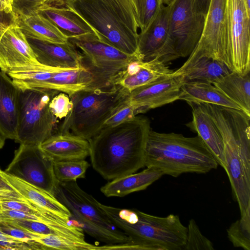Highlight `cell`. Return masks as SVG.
<instances>
[{"mask_svg": "<svg viewBox=\"0 0 250 250\" xmlns=\"http://www.w3.org/2000/svg\"><path fill=\"white\" fill-rule=\"evenodd\" d=\"M38 12L51 21L67 39L96 34L80 16L65 6L45 4Z\"/></svg>", "mask_w": 250, "mask_h": 250, "instance_id": "cb8c5ba5", "label": "cell"}, {"mask_svg": "<svg viewBox=\"0 0 250 250\" xmlns=\"http://www.w3.org/2000/svg\"><path fill=\"white\" fill-rule=\"evenodd\" d=\"M129 93L119 85L84 89L69 97L72 107L56 133H72L89 141L102 129L106 120Z\"/></svg>", "mask_w": 250, "mask_h": 250, "instance_id": "277c9868", "label": "cell"}, {"mask_svg": "<svg viewBox=\"0 0 250 250\" xmlns=\"http://www.w3.org/2000/svg\"><path fill=\"white\" fill-rule=\"evenodd\" d=\"M27 39L14 17L0 41V69L7 73L14 68L38 62Z\"/></svg>", "mask_w": 250, "mask_h": 250, "instance_id": "2e32d148", "label": "cell"}, {"mask_svg": "<svg viewBox=\"0 0 250 250\" xmlns=\"http://www.w3.org/2000/svg\"><path fill=\"white\" fill-rule=\"evenodd\" d=\"M212 242L202 234L195 220L191 219L187 227L184 250H213Z\"/></svg>", "mask_w": 250, "mask_h": 250, "instance_id": "8d00e7d4", "label": "cell"}, {"mask_svg": "<svg viewBox=\"0 0 250 250\" xmlns=\"http://www.w3.org/2000/svg\"><path fill=\"white\" fill-rule=\"evenodd\" d=\"M145 167L158 169L164 175L177 177L186 173H206L218 165L146 145Z\"/></svg>", "mask_w": 250, "mask_h": 250, "instance_id": "5bb4252c", "label": "cell"}, {"mask_svg": "<svg viewBox=\"0 0 250 250\" xmlns=\"http://www.w3.org/2000/svg\"><path fill=\"white\" fill-rule=\"evenodd\" d=\"M20 92L7 74L0 69V131L6 139L16 137Z\"/></svg>", "mask_w": 250, "mask_h": 250, "instance_id": "7402d4cb", "label": "cell"}, {"mask_svg": "<svg viewBox=\"0 0 250 250\" xmlns=\"http://www.w3.org/2000/svg\"><path fill=\"white\" fill-rule=\"evenodd\" d=\"M231 71L224 62L203 57L187 60L174 73L182 75L185 81H201L213 84Z\"/></svg>", "mask_w": 250, "mask_h": 250, "instance_id": "83f0119b", "label": "cell"}, {"mask_svg": "<svg viewBox=\"0 0 250 250\" xmlns=\"http://www.w3.org/2000/svg\"><path fill=\"white\" fill-rule=\"evenodd\" d=\"M146 146L218 165L211 151L198 135L187 137L180 134L160 133L150 129Z\"/></svg>", "mask_w": 250, "mask_h": 250, "instance_id": "9a60e30c", "label": "cell"}, {"mask_svg": "<svg viewBox=\"0 0 250 250\" xmlns=\"http://www.w3.org/2000/svg\"><path fill=\"white\" fill-rule=\"evenodd\" d=\"M27 40L37 60L42 64L62 68L82 67V54L68 40L63 43L30 39Z\"/></svg>", "mask_w": 250, "mask_h": 250, "instance_id": "e0dca14e", "label": "cell"}, {"mask_svg": "<svg viewBox=\"0 0 250 250\" xmlns=\"http://www.w3.org/2000/svg\"><path fill=\"white\" fill-rule=\"evenodd\" d=\"M89 164L84 159L53 161V170L58 182L75 181L84 178Z\"/></svg>", "mask_w": 250, "mask_h": 250, "instance_id": "1f68e13d", "label": "cell"}, {"mask_svg": "<svg viewBox=\"0 0 250 250\" xmlns=\"http://www.w3.org/2000/svg\"><path fill=\"white\" fill-rule=\"evenodd\" d=\"M163 173L158 169L146 167L143 171L113 179L101 188L106 197H123L131 193L146 189L158 180Z\"/></svg>", "mask_w": 250, "mask_h": 250, "instance_id": "d4e9b609", "label": "cell"}, {"mask_svg": "<svg viewBox=\"0 0 250 250\" xmlns=\"http://www.w3.org/2000/svg\"><path fill=\"white\" fill-rule=\"evenodd\" d=\"M17 239L0 230V240L9 241L17 240Z\"/></svg>", "mask_w": 250, "mask_h": 250, "instance_id": "bcb514c9", "label": "cell"}, {"mask_svg": "<svg viewBox=\"0 0 250 250\" xmlns=\"http://www.w3.org/2000/svg\"><path fill=\"white\" fill-rule=\"evenodd\" d=\"M113 7L121 19L136 34L139 29L135 0H105Z\"/></svg>", "mask_w": 250, "mask_h": 250, "instance_id": "e575fe53", "label": "cell"}, {"mask_svg": "<svg viewBox=\"0 0 250 250\" xmlns=\"http://www.w3.org/2000/svg\"><path fill=\"white\" fill-rule=\"evenodd\" d=\"M62 68L46 66L35 62L13 68L7 74L21 90L33 88H46L53 75Z\"/></svg>", "mask_w": 250, "mask_h": 250, "instance_id": "f1b7e54d", "label": "cell"}, {"mask_svg": "<svg viewBox=\"0 0 250 250\" xmlns=\"http://www.w3.org/2000/svg\"><path fill=\"white\" fill-rule=\"evenodd\" d=\"M39 146L53 161L83 160L90 152L88 141L70 132L54 134Z\"/></svg>", "mask_w": 250, "mask_h": 250, "instance_id": "ffe728a7", "label": "cell"}, {"mask_svg": "<svg viewBox=\"0 0 250 250\" xmlns=\"http://www.w3.org/2000/svg\"><path fill=\"white\" fill-rule=\"evenodd\" d=\"M211 0H194L197 11L206 16Z\"/></svg>", "mask_w": 250, "mask_h": 250, "instance_id": "ee69618b", "label": "cell"}, {"mask_svg": "<svg viewBox=\"0 0 250 250\" xmlns=\"http://www.w3.org/2000/svg\"><path fill=\"white\" fill-rule=\"evenodd\" d=\"M222 136L229 177L241 215L250 208V177L245 172L239 148L250 144V116L241 110L205 104Z\"/></svg>", "mask_w": 250, "mask_h": 250, "instance_id": "3957f363", "label": "cell"}, {"mask_svg": "<svg viewBox=\"0 0 250 250\" xmlns=\"http://www.w3.org/2000/svg\"><path fill=\"white\" fill-rule=\"evenodd\" d=\"M0 173L18 193L26 200L67 222H71L70 220L71 213L69 210L54 196L0 169Z\"/></svg>", "mask_w": 250, "mask_h": 250, "instance_id": "603a6c76", "label": "cell"}, {"mask_svg": "<svg viewBox=\"0 0 250 250\" xmlns=\"http://www.w3.org/2000/svg\"><path fill=\"white\" fill-rule=\"evenodd\" d=\"M49 106L53 115L57 119L65 118L72 107V103L66 94L60 92L50 101Z\"/></svg>", "mask_w": 250, "mask_h": 250, "instance_id": "f35d334b", "label": "cell"}, {"mask_svg": "<svg viewBox=\"0 0 250 250\" xmlns=\"http://www.w3.org/2000/svg\"><path fill=\"white\" fill-rule=\"evenodd\" d=\"M1 221H2V219H1V217H0V222Z\"/></svg>", "mask_w": 250, "mask_h": 250, "instance_id": "816d5d0a", "label": "cell"}, {"mask_svg": "<svg viewBox=\"0 0 250 250\" xmlns=\"http://www.w3.org/2000/svg\"><path fill=\"white\" fill-rule=\"evenodd\" d=\"M248 11L250 13V0H244Z\"/></svg>", "mask_w": 250, "mask_h": 250, "instance_id": "681fc988", "label": "cell"}, {"mask_svg": "<svg viewBox=\"0 0 250 250\" xmlns=\"http://www.w3.org/2000/svg\"><path fill=\"white\" fill-rule=\"evenodd\" d=\"M91 73L83 67L63 68L56 71L47 84L46 88L63 92L69 97L86 89L92 83Z\"/></svg>", "mask_w": 250, "mask_h": 250, "instance_id": "4dcf8cb0", "label": "cell"}, {"mask_svg": "<svg viewBox=\"0 0 250 250\" xmlns=\"http://www.w3.org/2000/svg\"><path fill=\"white\" fill-rule=\"evenodd\" d=\"M4 171L54 196L58 181L53 161L39 145L20 144Z\"/></svg>", "mask_w": 250, "mask_h": 250, "instance_id": "30bf717a", "label": "cell"}, {"mask_svg": "<svg viewBox=\"0 0 250 250\" xmlns=\"http://www.w3.org/2000/svg\"><path fill=\"white\" fill-rule=\"evenodd\" d=\"M227 233L234 247L250 250V208L230 226Z\"/></svg>", "mask_w": 250, "mask_h": 250, "instance_id": "d6a6232c", "label": "cell"}, {"mask_svg": "<svg viewBox=\"0 0 250 250\" xmlns=\"http://www.w3.org/2000/svg\"><path fill=\"white\" fill-rule=\"evenodd\" d=\"M45 4H51L48 0H13V13L14 14H32L38 12Z\"/></svg>", "mask_w": 250, "mask_h": 250, "instance_id": "60d3db41", "label": "cell"}, {"mask_svg": "<svg viewBox=\"0 0 250 250\" xmlns=\"http://www.w3.org/2000/svg\"><path fill=\"white\" fill-rule=\"evenodd\" d=\"M250 13L244 0H226L225 40L227 66L241 75L250 72Z\"/></svg>", "mask_w": 250, "mask_h": 250, "instance_id": "9c48e42d", "label": "cell"}, {"mask_svg": "<svg viewBox=\"0 0 250 250\" xmlns=\"http://www.w3.org/2000/svg\"><path fill=\"white\" fill-rule=\"evenodd\" d=\"M111 223L129 238L131 250H184L187 227L178 215H150L136 209H122L98 202Z\"/></svg>", "mask_w": 250, "mask_h": 250, "instance_id": "7a4b0ae2", "label": "cell"}, {"mask_svg": "<svg viewBox=\"0 0 250 250\" xmlns=\"http://www.w3.org/2000/svg\"><path fill=\"white\" fill-rule=\"evenodd\" d=\"M192 108V119L186 125L197 133L218 165L224 169L226 162L224 143L221 134L204 104H188Z\"/></svg>", "mask_w": 250, "mask_h": 250, "instance_id": "d6986e66", "label": "cell"}, {"mask_svg": "<svg viewBox=\"0 0 250 250\" xmlns=\"http://www.w3.org/2000/svg\"><path fill=\"white\" fill-rule=\"evenodd\" d=\"M50 3L57 6H65L64 0H48Z\"/></svg>", "mask_w": 250, "mask_h": 250, "instance_id": "7dc6e473", "label": "cell"}, {"mask_svg": "<svg viewBox=\"0 0 250 250\" xmlns=\"http://www.w3.org/2000/svg\"><path fill=\"white\" fill-rule=\"evenodd\" d=\"M149 120L136 116L118 125L103 127L88 142L93 168L103 178L113 180L145 167Z\"/></svg>", "mask_w": 250, "mask_h": 250, "instance_id": "6da1fadb", "label": "cell"}, {"mask_svg": "<svg viewBox=\"0 0 250 250\" xmlns=\"http://www.w3.org/2000/svg\"><path fill=\"white\" fill-rule=\"evenodd\" d=\"M13 17L0 11V41L10 25Z\"/></svg>", "mask_w": 250, "mask_h": 250, "instance_id": "7bdbcfd3", "label": "cell"}, {"mask_svg": "<svg viewBox=\"0 0 250 250\" xmlns=\"http://www.w3.org/2000/svg\"><path fill=\"white\" fill-rule=\"evenodd\" d=\"M0 196L21 198V195L11 186L0 173Z\"/></svg>", "mask_w": 250, "mask_h": 250, "instance_id": "b9f144b4", "label": "cell"}, {"mask_svg": "<svg viewBox=\"0 0 250 250\" xmlns=\"http://www.w3.org/2000/svg\"><path fill=\"white\" fill-rule=\"evenodd\" d=\"M102 41L130 56L138 57V35L124 22L105 0H64Z\"/></svg>", "mask_w": 250, "mask_h": 250, "instance_id": "5b68a950", "label": "cell"}, {"mask_svg": "<svg viewBox=\"0 0 250 250\" xmlns=\"http://www.w3.org/2000/svg\"><path fill=\"white\" fill-rule=\"evenodd\" d=\"M82 51L81 66L93 76L87 90L104 89L115 85L128 64L135 60V56L126 54L101 41L96 34H88L68 39Z\"/></svg>", "mask_w": 250, "mask_h": 250, "instance_id": "52a82bcc", "label": "cell"}, {"mask_svg": "<svg viewBox=\"0 0 250 250\" xmlns=\"http://www.w3.org/2000/svg\"><path fill=\"white\" fill-rule=\"evenodd\" d=\"M59 93L47 88L20 90L16 142L40 145L55 134L58 121L49 104Z\"/></svg>", "mask_w": 250, "mask_h": 250, "instance_id": "8992f818", "label": "cell"}, {"mask_svg": "<svg viewBox=\"0 0 250 250\" xmlns=\"http://www.w3.org/2000/svg\"><path fill=\"white\" fill-rule=\"evenodd\" d=\"M6 139V138L0 131V149L3 146Z\"/></svg>", "mask_w": 250, "mask_h": 250, "instance_id": "c3c4849f", "label": "cell"}, {"mask_svg": "<svg viewBox=\"0 0 250 250\" xmlns=\"http://www.w3.org/2000/svg\"><path fill=\"white\" fill-rule=\"evenodd\" d=\"M125 99L106 120L103 128L118 125L132 119L137 115L134 107Z\"/></svg>", "mask_w": 250, "mask_h": 250, "instance_id": "74e56055", "label": "cell"}, {"mask_svg": "<svg viewBox=\"0 0 250 250\" xmlns=\"http://www.w3.org/2000/svg\"><path fill=\"white\" fill-rule=\"evenodd\" d=\"M0 230L17 239L24 241H34L39 235L38 233L27 231L3 220L0 222Z\"/></svg>", "mask_w": 250, "mask_h": 250, "instance_id": "ab89813d", "label": "cell"}, {"mask_svg": "<svg viewBox=\"0 0 250 250\" xmlns=\"http://www.w3.org/2000/svg\"><path fill=\"white\" fill-rule=\"evenodd\" d=\"M3 221L20 228L36 233L53 234L76 239L66 231L38 221L23 219L5 220Z\"/></svg>", "mask_w": 250, "mask_h": 250, "instance_id": "d590c367", "label": "cell"}, {"mask_svg": "<svg viewBox=\"0 0 250 250\" xmlns=\"http://www.w3.org/2000/svg\"><path fill=\"white\" fill-rule=\"evenodd\" d=\"M226 4V0H211L201 38L188 60L206 57L220 61L227 65Z\"/></svg>", "mask_w": 250, "mask_h": 250, "instance_id": "7c38bea8", "label": "cell"}, {"mask_svg": "<svg viewBox=\"0 0 250 250\" xmlns=\"http://www.w3.org/2000/svg\"><path fill=\"white\" fill-rule=\"evenodd\" d=\"M188 104H213L241 110L213 84L201 81H185L179 97Z\"/></svg>", "mask_w": 250, "mask_h": 250, "instance_id": "4316f807", "label": "cell"}, {"mask_svg": "<svg viewBox=\"0 0 250 250\" xmlns=\"http://www.w3.org/2000/svg\"><path fill=\"white\" fill-rule=\"evenodd\" d=\"M164 4L163 0H135L139 33L147 28Z\"/></svg>", "mask_w": 250, "mask_h": 250, "instance_id": "836d02e7", "label": "cell"}, {"mask_svg": "<svg viewBox=\"0 0 250 250\" xmlns=\"http://www.w3.org/2000/svg\"><path fill=\"white\" fill-rule=\"evenodd\" d=\"M167 36L159 60L164 63L189 56L198 43L206 16L194 0H171Z\"/></svg>", "mask_w": 250, "mask_h": 250, "instance_id": "ba28073f", "label": "cell"}, {"mask_svg": "<svg viewBox=\"0 0 250 250\" xmlns=\"http://www.w3.org/2000/svg\"><path fill=\"white\" fill-rule=\"evenodd\" d=\"M13 2V0H0V11L14 16Z\"/></svg>", "mask_w": 250, "mask_h": 250, "instance_id": "f6af8a7d", "label": "cell"}, {"mask_svg": "<svg viewBox=\"0 0 250 250\" xmlns=\"http://www.w3.org/2000/svg\"><path fill=\"white\" fill-rule=\"evenodd\" d=\"M170 10L169 4H164L147 28L139 33L138 57L140 60H159L167 39Z\"/></svg>", "mask_w": 250, "mask_h": 250, "instance_id": "ac0fdd59", "label": "cell"}, {"mask_svg": "<svg viewBox=\"0 0 250 250\" xmlns=\"http://www.w3.org/2000/svg\"><path fill=\"white\" fill-rule=\"evenodd\" d=\"M185 81L182 75L174 71L152 82L135 88L125 100L136 110L137 115L179 100Z\"/></svg>", "mask_w": 250, "mask_h": 250, "instance_id": "4fadbf2b", "label": "cell"}, {"mask_svg": "<svg viewBox=\"0 0 250 250\" xmlns=\"http://www.w3.org/2000/svg\"><path fill=\"white\" fill-rule=\"evenodd\" d=\"M171 0H163L164 3L165 5H167V4H168L170 3Z\"/></svg>", "mask_w": 250, "mask_h": 250, "instance_id": "f907efd6", "label": "cell"}, {"mask_svg": "<svg viewBox=\"0 0 250 250\" xmlns=\"http://www.w3.org/2000/svg\"><path fill=\"white\" fill-rule=\"evenodd\" d=\"M174 70L158 59L144 62L135 60L130 62L115 84L129 93L135 88L171 74Z\"/></svg>", "mask_w": 250, "mask_h": 250, "instance_id": "44dd1931", "label": "cell"}, {"mask_svg": "<svg viewBox=\"0 0 250 250\" xmlns=\"http://www.w3.org/2000/svg\"><path fill=\"white\" fill-rule=\"evenodd\" d=\"M213 84L250 116V72L241 75L231 71Z\"/></svg>", "mask_w": 250, "mask_h": 250, "instance_id": "f546056e", "label": "cell"}, {"mask_svg": "<svg viewBox=\"0 0 250 250\" xmlns=\"http://www.w3.org/2000/svg\"><path fill=\"white\" fill-rule=\"evenodd\" d=\"M14 18L27 39L63 43L68 39L39 12L30 14H14Z\"/></svg>", "mask_w": 250, "mask_h": 250, "instance_id": "484cf974", "label": "cell"}, {"mask_svg": "<svg viewBox=\"0 0 250 250\" xmlns=\"http://www.w3.org/2000/svg\"><path fill=\"white\" fill-rule=\"evenodd\" d=\"M54 197L70 212V220L82 229L101 227L116 230L117 228L98 205V201L83 190L76 181L58 182Z\"/></svg>", "mask_w": 250, "mask_h": 250, "instance_id": "8fae6325", "label": "cell"}]
</instances>
